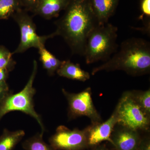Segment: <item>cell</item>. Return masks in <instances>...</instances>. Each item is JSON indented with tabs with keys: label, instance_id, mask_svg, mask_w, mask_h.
Returning <instances> with one entry per match:
<instances>
[{
	"label": "cell",
	"instance_id": "obj_1",
	"mask_svg": "<svg viewBox=\"0 0 150 150\" xmlns=\"http://www.w3.org/2000/svg\"><path fill=\"white\" fill-rule=\"evenodd\" d=\"M64 11L53 33L63 38L72 54L83 56L88 35L99 25L88 0H71Z\"/></svg>",
	"mask_w": 150,
	"mask_h": 150
},
{
	"label": "cell",
	"instance_id": "obj_2",
	"mask_svg": "<svg viewBox=\"0 0 150 150\" xmlns=\"http://www.w3.org/2000/svg\"><path fill=\"white\" fill-rule=\"evenodd\" d=\"M123 71L133 76L149 74L150 71V43L142 38H131L121 43L119 51L104 64L94 68V75L101 71Z\"/></svg>",
	"mask_w": 150,
	"mask_h": 150
},
{
	"label": "cell",
	"instance_id": "obj_3",
	"mask_svg": "<svg viewBox=\"0 0 150 150\" xmlns=\"http://www.w3.org/2000/svg\"><path fill=\"white\" fill-rule=\"evenodd\" d=\"M118 28L108 23L98 25L89 33L83 56L87 64L109 60L118 51Z\"/></svg>",
	"mask_w": 150,
	"mask_h": 150
},
{
	"label": "cell",
	"instance_id": "obj_4",
	"mask_svg": "<svg viewBox=\"0 0 150 150\" xmlns=\"http://www.w3.org/2000/svg\"><path fill=\"white\" fill-rule=\"evenodd\" d=\"M38 70L37 62L34 60L32 74L28 82L21 91L15 94L9 93L0 102V120L9 112L20 111L30 115L35 119L39 124L41 132L44 134L45 127L42 118L34 109L33 96L36 90L33 84Z\"/></svg>",
	"mask_w": 150,
	"mask_h": 150
},
{
	"label": "cell",
	"instance_id": "obj_5",
	"mask_svg": "<svg viewBox=\"0 0 150 150\" xmlns=\"http://www.w3.org/2000/svg\"><path fill=\"white\" fill-rule=\"evenodd\" d=\"M115 109L118 125L137 131L149 129L150 118L142 111L131 91H126L123 94Z\"/></svg>",
	"mask_w": 150,
	"mask_h": 150
},
{
	"label": "cell",
	"instance_id": "obj_6",
	"mask_svg": "<svg viewBox=\"0 0 150 150\" xmlns=\"http://www.w3.org/2000/svg\"><path fill=\"white\" fill-rule=\"evenodd\" d=\"M18 25L20 31V41L17 48L12 53H23L30 48H38L45 46L46 40L55 37L54 33L39 36L36 32V25L27 11L20 9L11 17Z\"/></svg>",
	"mask_w": 150,
	"mask_h": 150
},
{
	"label": "cell",
	"instance_id": "obj_7",
	"mask_svg": "<svg viewBox=\"0 0 150 150\" xmlns=\"http://www.w3.org/2000/svg\"><path fill=\"white\" fill-rule=\"evenodd\" d=\"M62 91L68 102V115L70 119L86 116L90 119L92 123L102 122L101 116L94 105L91 88L78 93H71L64 89Z\"/></svg>",
	"mask_w": 150,
	"mask_h": 150
},
{
	"label": "cell",
	"instance_id": "obj_8",
	"mask_svg": "<svg viewBox=\"0 0 150 150\" xmlns=\"http://www.w3.org/2000/svg\"><path fill=\"white\" fill-rule=\"evenodd\" d=\"M49 142L53 150H83L88 147L85 129L71 130L64 126L57 127Z\"/></svg>",
	"mask_w": 150,
	"mask_h": 150
},
{
	"label": "cell",
	"instance_id": "obj_9",
	"mask_svg": "<svg viewBox=\"0 0 150 150\" xmlns=\"http://www.w3.org/2000/svg\"><path fill=\"white\" fill-rule=\"evenodd\" d=\"M118 123L117 112L115 109L107 121L92 123L91 126L86 128L88 147L99 145L103 141H107L110 143L111 134Z\"/></svg>",
	"mask_w": 150,
	"mask_h": 150
},
{
	"label": "cell",
	"instance_id": "obj_10",
	"mask_svg": "<svg viewBox=\"0 0 150 150\" xmlns=\"http://www.w3.org/2000/svg\"><path fill=\"white\" fill-rule=\"evenodd\" d=\"M120 126L113 129L110 143L116 150H138L141 140L138 131Z\"/></svg>",
	"mask_w": 150,
	"mask_h": 150
},
{
	"label": "cell",
	"instance_id": "obj_11",
	"mask_svg": "<svg viewBox=\"0 0 150 150\" xmlns=\"http://www.w3.org/2000/svg\"><path fill=\"white\" fill-rule=\"evenodd\" d=\"M99 25L108 23L115 13L120 0H88Z\"/></svg>",
	"mask_w": 150,
	"mask_h": 150
},
{
	"label": "cell",
	"instance_id": "obj_12",
	"mask_svg": "<svg viewBox=\"0 0 150 150\" xmlns=\"http://www.w3.org/2000/svg\"><path fill=\"white\" fill-rule=\"evenodd\" d=\"M71 0H40L34 14L47 20L58 17L62 11L65 10Z\"/></svg>",
	"mask_w": 150,
	"mask_h": 150
},
{
	"label": "cell",
	"instance_id": "obj_13",
	"mask_svg": "<svg viewBox=\"0 0 150 150\" xmlns=\"http://www.w3.org/2000/svg\"><path fill=\"white\" fill-rule=\"evenodd\" d=\"M56 73L60 76L81 81H86L90 78L89 73L81 69L79 64L70 60L63 61Z\"/></svg>",
	"mask_w": 150,
	"mask_h": 150
},
{
	"label": "cell",
	"instance_id": "obj_14",
	"mask_svg": "<svg viewBox=\"0 0 150 150\" xmlns=\"http://www.w3.org/2000/svg\"><path fill=\"white\" fill-rule=\"evenodd\" d=\"M25 135V131L22 130L11 131L4 129L0 136V150H13Z\"/></svg>",
	"mask_w": 150,
	"mask_h": 150
},
{
	"label": "cell",
	"instance_id": "obj_15",
	"mask_svg": "<svg viewBox=\"0 0 150 150\" xmlns=\"http://www.w3.org/2000/svg\"><path fill=\"white\" fill-rule=\"evenodd\" d=\"M40 60L44 69L48 75L53 76L62 65L63 61H61L46 49L45 46L38 48Z\"/></svg>",
	"mask_w": 150,
	"mask_h": 150
},
{
	"label": "cell",
	"instance_id": "obj_16",
	"mask_svg": "<svg viewBox=\"0 0 150 150\" xmlns=\"http://www.w3.org/2000/svg\"><path fill=\"white\" fill-rule=\"evenodd\" d=\"M43 135L42 133H38L25 140L23 142V148L25 150H53L43 141Z\"/></svg>",
	"mask_w": 150,
	"mask_h": 150
},
{
	"label": "cell",
	"instance_id": "obj_17",
	"mask_svg": "<svg viewBox=\"0 0 150 150\" xmlns=\"http://www.w3.org/2000/svg\"><path fill=\"white\" fill-rule=\"evenodd\" d=\"M22 8L19 0H0V20L8 19Z\"/></svg>",
	"mask_w": 150,
	"mask_h": 150
},
{
	"label": "cell",
	"instance_id": "obj_18",
	"mask_svg": "<svg viewBox=\"0 0 150 150\" xmlns=\"http://www.w3.org/2000/svg\"><path fill=\"white\" fill-rule=\"evenodd\" d=\"M135 101L146 115L150 118V90L131 91Z\"/></svg>",
	"mask_w": 150,
	"mask_h": 150
},
{
	"label": "cell",
	"instance_id": "obj_19",
	"mask_svg": "<svg viewBox=\"0 0 150 150\" xmlns=\"http://www.w3.org/2000/svg\"><path fill=\"white\" fill-rule=\"evenodd\" d=\"M141 14L139 19L142 20L144 26L139 30L150 34V0H141L140 3Z\"/></svg>",
	"mask_w": 150,
	"mask_h": 150
},
{
	"label": "cell",
	"instance_id": "obj_20",
	"mask_svg": "<svg viewBox=\"0 0 150 150\" xmlns=\"http://www.w3.org/2000/svg\"><path fill=\"white\" fill-rule=\"evenodd\" d=\"M12 55L4 46H0V69L5 68L10 72L13 70L16 62L13 59Z\"/></svg>",
	"mask_w": 150,
	"mask_h": 150
},
{
	"label": "cell",
	"instance_id": "obj_21",
	"mask_svg": "<svg viewBox=\"0 0 150 150\" xmlns=\"http://www.w3.org/2000/svg\"><path fill=\"white\" fill-rule=\"evenodd\" d=\"M40 0H19L22 7H24V9L27 11H35L38 3Z\"/></svg>",
	"mask_w": 150,
	"mask_h": 150
},
{
	"label": "cell",
	"instance_id": "obj_22",
	"mask_svg": "<svg viewBox=\"0 0 150 150\" xmlns=\"http://www.w3.org/2000/svg\"><path fill=\"white\" fill-rule=\"evenodd\" d=\"M10 92L6 82H0V102Z\"/></svg>",
	"mask_w": 150,
	"mask_h": 150
},
{
	"label": "cell",
	"instance_id": "obj_23",
	"mask_svg": "<svg viewBox=\"0 0 150 150\" xmlns=\"http://www.w3.org/2000/svg\"><path fill=\"white\" fill-rule=\"evenodd\" d=\"M138 150H150L149 137H146L141 139Z\"/></svg>",
	"mask_w": 150,
	"mask_h": 150
},
{
	"label": "cell",
	"instance_id": "obj_24",
	"mask_svg": "<svg viewBox=\"0 0 150 150\" xmlns=\"http://www.w3.org/2000/svg\"><path fill=\"white\" fill-rule=\"evenodd\" d=\"M9 72L5 68L0 69V82H6L8 78Z\"/></svg>",
	"mask_w": 150,
	"mask_h": 150
},
{
	"label": "cell",
	"instance_id": "obj_25",
	"mask_svg": "<svg viewBox=\"0 0 150 150\" xmlns=\"http://www.w3.org/2000/svg\"><path fill=\"white\" fill-rule=\"evenodd\" d=\"M92 149L90 150H110L104 145H97L93 147Z\"/></svg>",
	"mask_w": 150,
	"mask_h": 150
}]
</instances>
